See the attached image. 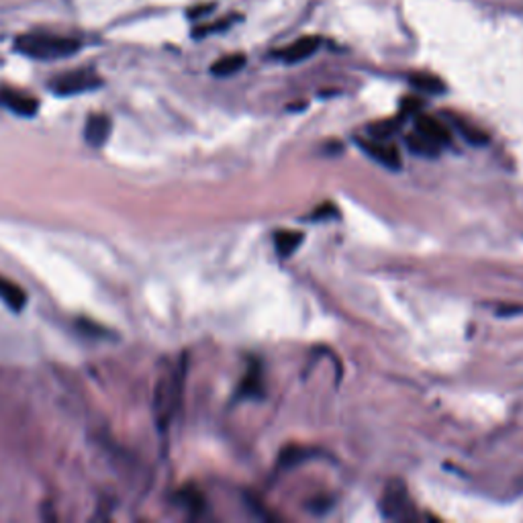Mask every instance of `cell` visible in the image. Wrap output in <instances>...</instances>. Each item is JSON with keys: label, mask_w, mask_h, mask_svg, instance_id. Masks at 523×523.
Instances as JSON below:
<instances>
[{"label": "cell", "mask_w": 523, "mask_h": 523, "mask_svg": "<svg viewBox=\"0 0 523 523\" xmlns=\"http://www.w3.org/2000/svg\"><path fill=\"white\" fill-rule=\"evenodd\" d=\"M82 48L81 39L58 35V33L48 31H31L15 39V50L19 54L42 59V62H51V59H62L74 56Z\"/></svg>", "instance_id": "6da1fadb"}, {"label": "cell", "mask_w": 523, "mask_h": 523, "mask_svg": "<svg viewBox=\"0 0 523 523\" xmlns=\"http://www.w3.org/2000/svg\"><path fill=\"white\" fill-rule=\"evenodd\" d=\"M182 376L184 370H172V373L164 374L160 382L156 387L154 395V411L156 419L160 423V427H165L174 417L178 403H181L182 396Z\"/></svg>", "instance_id": "7a4b0ae2"}, {"label": "cell", "mask_w": 523, "mask_h": 523, "mask_svg": "<svg viewBox=\"0 0 523 523\" xmlns=\"http://www.w3.org/2000/svg\"><path fill=\"white\" fill-rule=\"evenodd\" d=\"M98 86H103V78L90 68L64 72V74L56 76L54 81L50 82L51 92H54V95H58V96L82 95V92L96 90Z\"/></svg>", "instance_id": "3957f363"}, {"label": "cell", "mask_w": 523, "mask_h": 523, "mask_svg": "<svg viewBox=\"0 0 523 523\" xmlns=\"http://www.w3.org/2000/svg\"><path fill=\"white\" fill-rule=\"evenodd\" d=\"M0 104L21 117H35V112L39 111V101L35 96H31L23 90L9 88V86L0 88Z\"/></svg>", "instance_id": "277c9868"}, {"label": "cell", "mask_w": 523, "mask_h": 523, "mask_svg": "<svg viewBox=\"0 0 523 523\" xmlns=\"http://www.w3.org/2000/svg\"><path fill=\"white\" fill-rule=\"evenodd\" d=\"M409 511H411V503H409L405 487L401 482H396L395 487H388L385 491V501H382V513L388 519H409L411 518Z\"/></svg>", "instance_id": "5b68a950"}, {"label": "cell", "mask_w": 523, "mask_h": 523, "mask_svg": "<svg viewBox=\"0 0 523 523\" xmlns=\"http://www.w3.org/2000/svg\"><path fill=\"white\" fill-rule=\"evenodd\" d=\"M111 129H112L111 117L103 115V112H92V115L86 119V125H84L86 143H88L90 148H103L111 135Z\"/></svg>", "instance_id": "8992f818"}, {"label": "cell", "mask_w": 523, "mask_h": 523, "mask_svg": "<svg viewBox=\"0 0 523 523\" xmlns=\"http://www.w3.org/2000/svg\"><path fill=\"white\" fill-rule=\"evenodd\" d=\"M360 148L366 151V154L376 160L379 164L385 165V168L390 170H399L401 168V154L399 150L395 148L393 143H385V142H373V139H362Z\"/></svg>", "instance_id": "52a82bcc"}, {"label": "cell", "mask_w": 523, "mask_h": 523, "mask_svg": "<svg viewBox=\"0 0 523 523\" xmlns=\"http://www.w3.org/2000/svg\"><path fill=\"white\" fill-rule=\"evenodd\" d=\"M319 45H321L319 37H313V35L301 37V39H296L295 43H290L288 48L278 51V58L287 64H299V62H303V59L313 56L315 51L319 50Z\"/></svg>", "instance_id": "ba28073f"}, {"label": "cell", "mask_w": 523, "mask_h": 523, "mask_svg": "<svg viewBox=\"0 0 523 523\" xmlns=\"http://www.w3.org/2000/svg\"><path fill=\"white\" fill-rule=\"evenodd\" d=\"M415 127H417V134L427 137L429 142L440 145V148H442V145L452 143V134H450V129L440 121V119L421 115V117H417Z\"/></svg>", "instance_id": "9c48e42d"}, {"label": "cell", "mask_w": 523, "mask_h": 523, "mask_svg": "<svg viewBox=\"0 0 523 523\" xmlns=\"http://www.w3.org/2000/svg\"><path fill=\"white\" fill-rule=\"evenodd\" d=\"M0 301L19 313V311L27 304V293H25L17 282H12L6 276L0 274Z\"/></svg>", "instance_id": "30bf717a"}, {"label": "cell", "mask_w": 523, "mask_h": 523, "mask_svg": "<svg viewBox=\"0 0 523 523\" xmlns=\"http://www.w3.org/2000/svg\"><path fill=\"white\" fill-rule=\"evenodd\" d=\"M303 240H304V235L301 234V231H293V229L278 231V234L274 235V246H276L278 256L281 258L293 256L295 251L299 250Z\"/></svg>", "instance_id": "8fae6325"}, {"label": "cell", "mask_w": 523, "mask_h": 523, "mask_svg": "<svg viewBox=\"0 0 523 523\" xmlns=\"http://www.w3.org/2000/svg\"><path fill=\"white\" fill-rule=\"evenodd\" d=\"M243 65H246V56L231 54L217 59V62L211 65V72H213L215 76H234L243 68Z\"/></svg>", "instance_id": "7c38bea8"}, {"label": "cell", "mask_w": 523, "mask_h": 523, "mask_svg": "<svg viewBox=\"0 0 523 523\" xmlns=\"http://www.w3.org/2000/svg\"><path fill=\"white\" fill-rule=\"evenodd\" d=\"M407 148L413 151V154H417V156H423V158H434V156H438V151H440V145H435L434 142H429L427 137H423L421 134H411V135H407Z\"/></svg>", "instance_id": "4fadbf2b"}, {"label": "cell", "mask_w": 523, "mask_h": 523, "mask_svg": "<svg viewBox=\"0 0 523 523\" xmlns=\"http://www.w3.org/2000/svg\"><path fill=\"white\" fill-rule=\"evenodd\" d=\"M452 123H454V127L460 131V135L466 139V142L474 143V145H482V143H487V142H488V137H487L485 134H482V129L474 127L473 123L465 121V119H460V117H452Z\"/></svg>", "instance_id": "5bb4252c"}, {"label": "cell", "mask_w": 523, "mask_h": 523, "mask_svg": "<svg viewBox=\"0 0 523 523\" xmlns=\"http://www.w3.org/2000/svg\"><path fill=\"white\" fill-rule=\"evenodd\" d=\"M411 84L417 90L427 92V95H440V92L446 90V86H443L440 78H435L432 74H415L411 76Z\"/></svg>", "instance_id": "9a60e30c"}, {"label": "cell", "mask_w": 523, "mask_h": 523, "mask_svg": "<svg viewBox=\"0 0 523 523\" xmlns=\"http://www.w3.org/2000/svg\"><path fill=\"white\" fill-rule=\"evenodd\" d=\"M231 23H234V17L223 19V21H217V23H211V25H203V27H198L195 31V37H204V35H209V33L223 31V29H227Z\"/></svg>", "instance_id": "2e32d148"}, {"label": "cell", "mask_w": 523, "mask_h": 523, "mask_svg": "<svg viewBox=\"0 0 523 523\" xmlns=\"http://www.w3.org/2000/svg\"><path fill=\"white\" fill-rule=\"evenodd\" d=\"M260 373H250L248 376H246V381H243V387H242V393L243 395H250V396H254V395H258L260 393Z\"/></svg>", "instance_id": "e0dca14e"}]
</instances>
